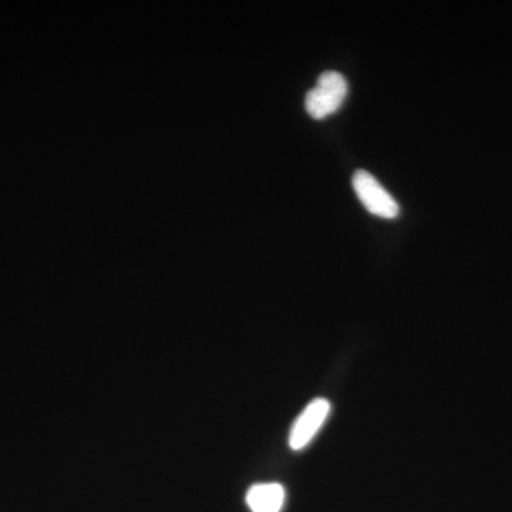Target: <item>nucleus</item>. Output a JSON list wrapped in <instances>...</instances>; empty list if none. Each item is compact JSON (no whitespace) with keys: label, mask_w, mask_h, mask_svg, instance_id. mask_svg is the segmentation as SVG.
<instances>
[{"label":"nucleus","mask_w":512,"mask_h":512,"mask_svg":"<svg viewBox=\"0 0 512 512\" xmlns=\"http://www.w3.org/2000/svg\"><path fill=\"white\" fill-rule=\"evenodd\" d=\"M349 86L345 76L338 72L320 74L316 86L306 94L305 109L315 120L332 116L345 103Z\"/></svg>","instance_id":"nucleus-1"},{"label":"nucleus","mask_w":512,"mask_h":512,"mask_svg":"<svg viewBox=\"0 0 512 512\" xmlns=\"http://www.w3.org/2000/svg\"><path fill=\"white\" fill-rule=\"evenodd\" d=\"M352 184L357 198L370 214L383 220H396L399 217V204L372 174L365 170L356 171Z\"/></svg>","instance_id":"nucleus-2"},{"label":"nucleus","mask_w":512,"mask_h":512,"mask_svg":"<svg viewBox=\"0 0 512 512\" xmlns=\"http://www.w3.org/2000/svg\"><path fill=\"white\" fill-rule=\"evenodd\" d=\"M330 403L326 399H315L306 406L293 423L289 433V446L292 450L299 451L311 443L313 437L328 419Z\"/></svg>","instance_id":"nucleus-3"},{"label":"nucleus","mask_w":512,"mask_h":512,"mask_svg":"<svg viewBox=\"0 0 512 512\" xmlns=\"http://www.w3.org/2000/svg\"><path fill=\"white\" fill-rule=\"evenodd\" d=\"M247 504L252 512H281L285 488L278 483L255 484L249 488Z\"/></svg>","instance_id":"nucleus-4"}]
</instances>
